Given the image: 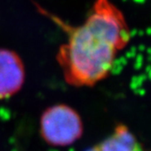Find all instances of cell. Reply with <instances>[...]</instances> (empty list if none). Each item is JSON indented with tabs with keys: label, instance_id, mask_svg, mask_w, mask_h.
<instances>
[{
	"label": "cell",
	"instance_id": "cell-2",
	"mask_svg": "<svg viewBox=\"0 0 151 151\" xmlns=\"http://www.w3.org/2000/svg\"><path fill=\"white\" fill-rule=\"evenodd\" d=\"M83 122L79 114L69 106L58 104L50 106L40 118V133L53 147H68L83 134Z\"/></svg>",
	"mask_w": 151,
	"mask_h": 151
},
{
	"label": "cell",
	"instance_id": "cell-1",
	"mask_svg": "<svg viewBox=\"0 0 151 151\" xmlns=\"http://www.w3.org/2000/svg\"><path fill=\"white\" fill-rule=\"evenodd\" d=\"M130 31L123 13L110 0H96L85 22L68 30L57 60L65 80L75 87H92L111 71L128 44Z\"/></svg>",
	"mask_w": 151,
	"mask_h": 151
},
{
	"label": "cell",
	"instance_id": "cell-3",
	"mask_svg": "<svg viewBox=\"0 0 151 151\" xmlns=\"http://www.w3.org/2000/svg\"><path fill=\"white\" fill-rule=\"evenodd\" d=\"M25 81L22 59L14 51L0 49V99L17 93Z\"/></svg>",
	"mask_w": 151,
	"mask_h": 151
},
{
	"label": "cell",
	"instance_id": "cell-4",
	"mask_svg": "<svg viewBox=\"0 0 151 151\" xmlns=\"http://www.w3.org/2000/svg\"><path fill=\"white\" fill-rule=\"evenodd\" d=\"M139 145L135 136L125 125H118L111 136L91 151H139Z\"/></svg>",
	"mask_w": 151,
	"mask_h": 151
}]
</instances>
